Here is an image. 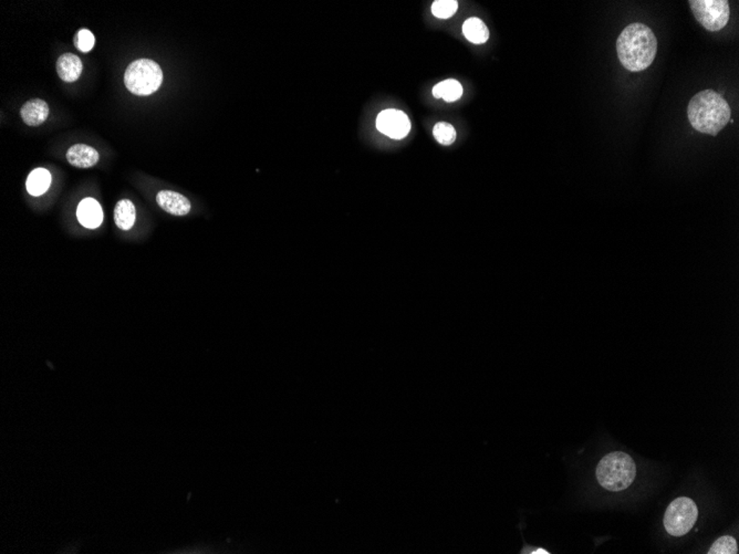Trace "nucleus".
<instances>
[{"label": "nucleus", "mask_w": 739, "mask_h": 554, "mask_svg": "<svg viewBox=\"0 0 739 554\" xmlns=\"http://www.w3.org/2000/svg\"><path fill=\"white\" fill-rule=\"evenodd\" d=\"M617 52L625 69L631 72L644 71L654 61L658 40L644 23H631L618 38Z\"/></svg>", "instance_id": "1"}, {"label": "nucleus", "mask_w": 739, "mask_h": 554, "mask_svg": "<svg viewBox=\"0 0 739 554\" xmlns=\"http://www.w3.org/2000/svg\"><path fill=\"white\" fill-rule=\"evenodd\" d=\"M687 116L696 131L716 136L732 118V110L719 93L705 90L688 103Z\"/></svg>", "instance_id": "2"}, {"label": "nucleus", "mask_w": 739, "mask_h": 554, "mask_svg": "<svg viewBox=\"0 0 739 554\" xmlns=\"http://www.w3.org/2000/svg\"><path fill=\"white\" fill-rule=\"evenodd\" d=\"M596 475L599 483L606 490H625L635 481L637 466L630 454L614 452L600 460Z\"/></svg>", "instance_id": "3"}, {"label": "nucleus", "mask_w": 739, "mask_h": 554, "mask_svg": "<svg viewBox=\"0 0 739 554\" xmlns=\"http://www.w3.org/2000/svg\"><path fill=\"white\" fill-rule=\"evenodd\" d=\"M163 72L153 60L138 59L126 68L124 83L131 93L140 97L153 95L161 87Z\"/></svg>", "instance_id": "4"}, {"label": "nucleus", "mask_w": 739, "mask_h": 554, "mask_svg": "<svg viewBox=\"0 0 739 554\" xmlns=\"http://www.w3.org/2000/svg\"><path fill=\"white\" fill-rule=\"evenodd\" d=\"M699 509L692 499L680 497L671 502L664 514V526L668 534L682 536L693 528Z\"/></svg>", "instance_id": "5"}, {"label": "nucleus", "mask_w": 739, "mask_h": 554, "mask_svg": "<svg viewBox=\"0 0 739 554\" xmlns=\"http://www.w3.org/2000/svg\"><path fill=\"white\" fill-rule=\"evenodd\" d=\"M696 20L709 31H719L726 26L731 16L727 0H690Z\"/></svg>", "instance_id": "6"}, {"label": "nucleus", "mask_w": 739, "mask_h": 554, "mask_svg": "<svg viewBox=\"0 0 739 554\" xmlns=\"http://www.w3.org/2000/svg\"><path fill=\"white\" fill-rule=\"evenodd\" d=\"M376 128L384 136L394 140H402L409 133L411 122L404 112L395 109H387L378 115Z\"/></svg>", "instance_id": "7"}, {"label": "nucleus", "mask_w": 739, "mask_h": 554, "mask_svg": "<svg viewBox=\"0 0 739 554\" xmlns=\"http://www.w3.org/2000/svg\"><path fill=\"white\" fill-rule=\"evenodd\" d=\"M160 207L173 216H186L191 212L192 205L184 195L174 191H161L156 196Z\"/></svg>", "instance_id": "8"}, {"label": "nucleus", "mask_w": 739, "mask_h": 554, "mask_svg": "<svg viewBox=\"0 0 739 554\" xmlns=\"http://www.w3.org/2000/svg\"><path fill=\"white\" fill-rule=\"evenodd\" d=\"M77 216L82 226L95 229L102 224V207L95 198H85L78 206Z\"/></svg>", "instance_id": "9"}, {"label": "nucleus", "mask_w": 739, "mask_h": 554, "mask_svg": "<svg viewBox=\"0 0 739 554\" xmlns=\"http://www.w3.org/2000/svg\"><path fill=\"white\" fill-rule=\"evenodd\" d=\"M100 156L95 148L85 144H76L67 152V159L70 165L78 169H90L99 162Z\"/></svg>", "instance_id": "10"}, {"label": "nucleus", "mask_w": 739, "mask_h": 554, "mask_svg": "<svg viewBox=\"0 0 739 554\" xmlns=\"http://www.w3.org/2000/svg\"><path fill=\"white\" fill-rule=\"evenodd\" d=\"M21 119L29 126H38L48 119L49 107L44 100L32 99L25 103L20 110Z\"/></svg>", "instance_id": "11"}, {"label": "nucleus", "mask_w": 739, "mask_h": 554, "mask_svg": "<svg viewBox=\"0 0 739 554\" xmlns=\"http://www.w3.org/2000/svg\"><path fill=\"white\" fill-rule=\"evenodd\" d=\"M82 69L83 67H82L81 60L79 56L73 54H62L56 61L58 76L62 81L68 82V83L77 81L81 76Z\"/></svg>", "instance_id": "12"}, {"label": "nucleus", "mask_w": 739, "mask_h": 554, "mask_svg": "<svg viewBox=\"0 0 739 554\" xmlns=\"http://www.w3.org/2000/svg\"><path fill=\"white\" fill-rule=\"evenodd\" d=\"M52 185V174L44 169H36L29 174L26 187L29 194L40 196L48 191Z\"/></svg>", "instance_id": "13"}, {"label": "nucleus", "mask_w": 739, "mask_h": 554, "mask_svg": "<svg viewBox=\"0 0 739 554\" xmlns=\"http://www.w3.org/2000/svg\"><path fill=\"white\" fill-rule=\"evenodd\" d=\"M136 207L130 200L118 202L114 208V222L120 229L130 230L136 222Z\"/></svg>", "instance_id": "14"}, {"label": "nucleus", "mask_w": 739, "mask_h": 554, "mask_svg": "<svg viewBox=\"0 0 739 554\" xmlns=\"http://www.w3.org/2000/svg\"><path fill=\"white\" fill-rule=\"evenodd\" d=\"M463 34L473 44H485L489 38V30L483 21L479 18H469L464 23Z\"/></svg>", "instance_id": "15"}, {"label": "nucleus", "mask_w": 739, "mask_h": 554, "mask_svg": "<svg viewBox=\"0 0 739 554\" xmlns=\"http://www.w3.org/2000/svg\"><path fill=\"white\" fill-rule=\"evenodd\" d=\"M433 95L436 99H443L446 102H455L463 95V87L456 80H445L433 88Z\"/></svg>", "instance_id": "16"}, {"label": "nucleus", "mask_w": 739, "mask_h": 554, "mask_svg": "<svg viewBox=\"0 0 739 554\" xmlns=\"http://www.w3.org/2000/svg\"><path fill=\"white\" fill-rule=\"evenodd\" d=\"M433 136L440 145H452L456 140V131L450 123L440 122L433 128Z\"/></svg>", "instance_id": "17"}, {"label": "nucleus", "mask_w": 739, "mask_h": 554, "mask_svg": "<svg viewBox=\"0 0 739 554\" xmlns=\"http://www.w3.org/2000/svg\"><path fill=\"white\" fill-rule=\"evenodd\" d=\"M457 9L458 3L455 0H436L432 5L433 15L440 19L450 18Z\"/></svg>", "instance_id": "18"}, {"label": "nucleus", "mask_w": 739, "mask_h": 554, "mask_svg": "<svg viewBox=\"0 0 739 554\" xmlns=\"http://www.w3.org/2000/svg\"><path fill=\"white\" fill-rule=\"evenodd\" d=\"M738 552L737 542L731 536H721L709 549V554H736Z\"/></svg>", "instance_id": "19"}, {"label": "nucleus", "mask_w": 739, "mask_h": 554, "mask_svg": "<svg viewBox=\"0 0 739 554\" xmlns=\"http://www.w3.org/2000/svg\"><path fill=\"white\" fill-rule=\"evenodd\" d=\"M95 44V38L91 31L81 29L75 37V44L81 52H89Z\"/></svg>", "instance_id": "20"}]
</instances>
